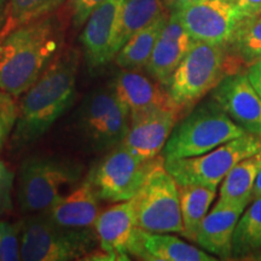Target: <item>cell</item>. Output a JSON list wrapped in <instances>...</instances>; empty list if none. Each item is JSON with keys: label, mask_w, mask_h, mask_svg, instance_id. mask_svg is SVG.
Listing matches in <instances>:
<instances>
[{"label": "cell", "mask_w": 261, "mask_h": 261, "mask_svg": "<svg viewBox=\"0 0 261 261\" xmlns=\"http://www.w3.org/2000/svg\"><path fill=\"white\" fill-rule=\"evenodd\" d=\"M159 158L143 160L120 144L98 163L87 177L96 188L100 200L113 203L128 201L138 194Z\"/></svg>", "instance_id": "cell-9"}, {"label": "cell", "mask_w": 261, "mask_h": 261, "mask_svg": "<svg viewBox=\"0 0 261 261\" xmlns=\"http://www.w3.org/2000/svg\"><path fill=\"white\" fill-rule=\"evenodd\" d=\"M65 0H9L8 19L0 39L21 25L54 14Z\"/></svg>", "instance_id": "cell-27"}, {"label": "cell", "mask_w": 261, "mask_h": 261, "mask_svg": "<svg viewBox=\"0 0 261 261\" xmlns=\"http://www.w3.org/2000/svg\"><path fill=\"white\" fill-rule=\"evenodd\" d=\"M201 2H203V0H163V3H165L166 8H167L169 12L179 11V10L195 5Z\"/></svg>", "instance_id": "cell-34"}, {"label": "cell", "mask_w": 261, "mask_h": 261, "mask_svg": "<svg viewBox=\"0 0 261 261\" xmlns=\"http://www.w3.org/2000/svg\"><path fill=\"white\" fill-rule=\"evenodd\" d=\"M99 196L89 177L77 184L69 194L42 212L52 223L65 228H92L100 214Z\"/></svg>", "instance_id": "cell-18"}, {"label": "cell", "mask_w": 261, "mask_h": 261, "mask_svg": "<svg viewBox=\"0 0 261 261\" xmlns=\"http://www.w3.org/2000/svg\"><path fill=\"white\" fill-rule=\"evenodd\" d=\"M106 0H70L71 21L75 27H81L86 23L90 15Z\"/></svg>", "instance_id": "cell-31"}, {"label": "cell", "mask_w": 261, "mask_h": 261, "mask_svg": "<svg viewBox=\"0 0 261 261\" xmlns=\"http://www.w3.org/2000/svg\"><path fill=\"white\" fill-rule=\"evenodd\" d=\"M166 12L168 10L163 0H123L117 22L114 55L116 56L136 33L148 27Z\"/></svg>", "instance_id": "cell-20"}, {"label": "cell", "mask_w": 261, "mask_h": 261, "mask_svg": "<svg viewBox=\"0 0 261 261\" xmlns=\"http://www.w3.org/2000/svg\"><path fill=\"white\" fill-rule=\"evenodd\" d=\"M17 107L15 97L0 91V151L15 127Z\"/></svg>", "instance_id": "cell-29"}, {"label": "cell", "mask_w": 261, "mask_h": 261, "mask_svg": "<svg viewBox=\"0 0 261 261\" xmlns=\"http://www.w3.org/2000/svg\"><path fill=\"white\" fill-rule=\"evenodd\" d=\"M241 18L248 19L261 15V0H236Z\"/></svg>", "instance_id": "cell-32"}, {"label": "cell", "mask_w": 261, "mask_h": 261, "mask_svg": "<svg viewBox=\"0 0 261 261\" xmlns=\"http://www.w3.org/2000/svg\"><path fill=\"white\" fill-rule=\"evenodd\" d=\"M261 171V149L237 163L221 181L220 198L225 202L252 201V191Z\"/></svg>", "instance_id": "cell-24"}, {"label": "cell", "mask_w": 261, "mask_h": 261, "mask_svg": "<svg viewBox=\"0 0 261 261\" xmlns=\"http://www.w3.org/2000/svg\"><path fill=\"white\" fill-rule=\"evenodd\" d=\"M180 113L156 110L130 123L121 144L143 160L158 158L174 128Z\"/></svg>", "instance_id": "cell-17"}, {"label": "cell", "mask_w": 261, "mask_h": 261, "mask_svg": "<svg viewBox=\"0 0 261 261\" xmlns=\"http://www.w3.org/2000/svg\"><path fill=\"white\" fill-rule=\"evenodd\" d=\"M136 227L135 197L128 201L117 202L100 212L93 227L98 247L86 260H129L128 244Z\"/></svg>", "instance_id": "cell-11"}, {"label": "cell", "mask_w": 261, "mask_h": 261, "mask_svg": "<svg viewBox=\"0 0 261 261\" xmlns=\"http://www.w3.org/2000/svg\"><path fill=\"white\" fill-rule=\"evenodd\" d=\"M227 58L231 74L261 60V15L241 22L227 45Z\"/></svg>", "instance_id": "cell-21"}, {"label": "cell", "mask_w": 261, "mask_h": 261, "mask_svg": "<svg viewBox=\"0 0 261 261\" xmlns=\"http://www.w3.org/2000/svg\"><path fill=\"white\" fill-rule=\"evenodd\" d=\"M249 202L218 201L213 210L202 220L196 243L213 255L228 259L232 255L234 228Z\"/></svg>", "instance_id": "cell-16"}, {"label": "cell", "mask_w": 261, "mask_h": 261, "mask_svg": "<svg viewBox=\"0 0 261 261\" xmlns=\"http://www.w3.org/2000/svg\"><path fill=\"white\" fill-rule=\"evenodd\" d=\"M79 55L62 51L50 67L23 93L11 133L12 149L19 150L40 139L76 98Z\"/></svg>", "instance_id": "cell-1"}, {"label": "cell", "mask_w": 261, "mask_h": 261, "mask_svg": "<svg viewBox=\"0 0 261 261\" xmlns=\"http://www.w3.org/2000/svg\"><path fill=\"white\" fill-rule=\"evenodd\" d=\"M173 12L194 40L218 45H228L243 21L236 0H203Z\"/></svg>", "instance_id": "cell-10"}, {"label": "cell", "mask_w": 261, "mask_h": 261, "mask_svg": "<svg viewBox=\"0 0 261 261\" xmlns=\"http://www.w3.org/2000/svg\"><path fill=\"white\" fill-rule=\"evenodd\" d=\"M130 256L144 261H214L211 254L180 238L136 227L129 240Z\"/></svg>", "instance_id": "cell-15"}, {"label": "cell", "mask_w": 261, "mask_h": 261, "mask_svg": "<svg viewBox=\"0 0 261 261\" xmlns=\"http://www.w3.org/2000/svg\"><path fill=\"white\" fill-rule=\"evenodd\" d=\"M83 175L80 163L57 156H32L19 168L17 198L24 213H42L69 194Z\"/></svg>", "instance_id": "cell-4"}, {"label": "cell", "mask_w": 261, "mask_h": 261, "mask_svg": "<svg viewBox=\"0 0 261 261\" xmlns=\"http://www.w3.org/2000/svg\"><path fill=\"white\" fill-rule=\"evenodd\" d=\"M169 14L171 12H166V14L160 16L151 24L136 33L132 38L128 39V41L120 48V51L115 56V62L120 68L140 70L146 67L150 57H151L156 41H158L162 29L167 23Z\"/></svg>", "instance_id": "cell-22"}, {"label": "cell", "mask_w": 261, "mask_h": 261, "mask_svg": "<svg viewBox=\"0 0 261 261\" xmlns=\"http://www.w3.org/2000/svg\"><path fill=\"white\" fill-rule=\"evenodd\" d=\"M212 98L243 130L261 136V97L247 74L238 71L225 76Z\"/></svg>", "instance_id": "cell-12"}, {"label": "cell", "mask_w": 261, "mask_h": 261, "mask_svg": "<svg viewBox=\"0 0 261 261\" xmlns=\"http://www.w3.org/2000/svg\"><path fill=\"white\" fill-rule=\"evenodd\" d=\"M22 221L10 223L0 220V261H18L21 259Z\"/></svg>", "instance_id": "cell-28"}, {"label": "cell", "mask_w": 261, "mask_h": 261, "mask_svg": "<svg viewBox=\"0 0 261 261\" xmlns=\"http://www.w3.org/2000/svg\"><path fill=\"white\" fill-rule=\"evenodd\" d=\"M192 41L194 39L182 27L177 15L171 12L145 67L149 76L166 87L179 63L188 54Z\"/></svg>", "instance_id": "cell-19"}, {"label": "cell", "mask_w": 261, "mask_h": 261, "mask_svg": "<svg viewBox=\"0 0 261 261\" xmlns=\"http://www.w3.org/2000/svg\"><path fill=\"white\" fill-rule=\"evenodd\" d=\"M261 197V171L257 175L255 184H254L253 191H252V200H256V198Z\"/></svg>", "instance_id": "cell-36"}, {"label": "cell", "mask_w": 261, "mask_h": 261, "mask_svg": "<svg viewBox=\"0 0 261 261\" xmlns=\"http://www.w3.org/2000/svg\"><path fill=\"white\" fill-rule=\"evenodd\" d=\"M261 149V136L244 133L205 154L165 160V167L178 185H201L217 190L238 162Z\"/></svg>", "instance_id": "cell-7"}, {"label": "cell", "mask_w": 261, "mask_h": 261, "mask_svg": "<svg viewBox=\"0 0 261 261\" xmlns=\"http://www.w3.org/2000/svg\"><path fill=\"white\" fill-rule=\"evenodd\" d=\"M261 249V197L241 215L232 238V255L244 256Z\"/></svg>", "instance_id": "cell-26"}, {"label": "cell", "mask_w": 261, "mask_h": 261, "mask_svg": "<svg viewBox=\"0 0 261 261\" xmlns=\"http://www.w3.org/2000/svg\"><path fill=\"white\" fill-rule=\"evenodd\" d=\"M9 0H0V32L3 31L8 19Z\"/></svg>", "instance_id": "cell-35"}, {"label": "cell", "mask_w": 261, "mask_h": 261, "mask_svg": "<svg viewBox=\"0 0 261 261\" xmlns=\"http://www.w3.org/2000/svg\"><path fill=\"white\" fill-rule=\"evenodd\" d=\"M227 75V45L194 40L166 89L179 110L184 112L213 91Z\"/></svg>", "instance_id": "cell-5"}, {"label": "cell", "mask_w": 261, "mask_h": 261, "mask_svg": "<svg viewBox=\"0 0 261 261\" xmlns=\"http://www.w3.org/2000/svg\"><path fill=\"white\" fill-rule=\"evenodd\" d=\"M117 100L113 87L98 89L86 97L80 109V125L91 143L94 142Z\"/></svg>", "instance_id": "cell-25"}, {"label": "cell", "mask_w": 261, "mask_h": 261, "mask_svg": "<svg viewBox=\"0 0 261 261\" xmlns=\"http://www.w3.org/2000/svg\"><path fill=\"white\" fill-rule=\"evenodd\" d=\"M113 89L128 108L130 123L156 110H177L181 114L167 89L138 70L120 71L114 81Z\"/></svg>", "instance_id": "cell-13"}, {"label": "cell", "mask_w": 261, "mask_h": 261, "mask_svg": "<svg viewBox=\"0 0 261 261\" xmlns=\"http://www.w3.org/2000/svg\"><path fill=\"white\" fill-rule=\"evenodd\" d=\"M247 133L212 98L174 126L162 150L165 160L198 156Z\"/></svg>", "instance_id": "cell-3"}, {"label": "cell", "mask_w": 261, "mask_h": 261, "mask_svg": "<svg viewBox=\"0 0 261 261\" xmlns=\"http://www.w3.org/2000/svg\"><path fill=\"white\" fill-rule=\"evenodd\" d=\"M247 75L250 84L253 85V87L261 97V60L255 62V63H253L249 68H248Z\"/></svg>", "instance_id": "cell-33"}, {"label": "cell", "mask_w": 261, "mask_h": 261, "mask_svg": "<svg viewBox=\"0 0 261 261\" xmlns=\"http://www.w3.org/2000/svg\"><path fill=\"white\" fill-rule=\"evenodd\" d=\"M217 190L201 185H180V211L182 219L181 234L188 240L196 242L198 228L207 215Z\"/></svg>", "instance_id": "cell-23"}, {"label": "cell", "mask_w": 261, "mask_h": 261, "mask_svg": "<svg viewBox=\"0 0 261 261\" xmlns=\"http://www.w3.org/2000/svg\"><path fill=\"white\" fill-rule=\"evenodd\" d=\"M15 174L4 162L0 161V215L12 210V188Z\"/></svg>", "instance_id": "cell-30"}, {"label": "cell", "mask_w": 261, "mask_h": 261, "mask_svg": "<svg viewBox=\"0 0 261 261\" xmlns=\"http://www.w3.org/2000/svg\"><path fill=\"white\" fill-rule=\"evenodd\" d=\"M137 227L152 232H182L179 185L160 156L135 196Z\"/></svg>", "instance_id": "cell-8"}, {"label": "cell", "mask_w": 261, "mask_h": 261, "mask_svg": "<svg viewBox=\"0 0 261 261\" xmlns=\"http://www.w3.org/2000/svg\"><path fill=\"white\" fill-rule=\"evenodd\" d=\"M63 29L48 15L14 29L0 39V91L23 94L62 52Z\"/></svg>", "instance_id": "cell-2"}, {"label": "cell", "mask_w": 261, "mask_h": 261, "mask_svg": "<svg viewBox=\"0 0 261 261\" xmlns=\"http://www.w3.org/2000/svg\"><path fill=\"white\" fill-rule=\"evenodd\" d=\"M97 247L98 240L94 228L73 230L62 227L52 223L42 213L22 221V260H86Z\"/></svg>", "instance_id": "cell-6"}, {"label": "cell", "mask_w": 261, "mask_h": 261, "mask_svg": "<svg viewBox=\"0 0 261 261\" xmlns=\"http://www.w3.org/2000/svg\"><path fill=\"white\" fill-rule=\"evenodd\" d=\"M123 0H106L94 10L85 23L80 41L90 69L109 63L114 55L117 22Z\"/></svg>", "instance_id": "cell-14"}]
</instances>
